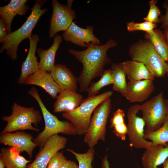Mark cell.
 <instances>
[{
	"label": "cell",
	"instance_id": "obj_1",
	"mask_svg": "<svg viewBox=\"0 0 168 168\" xmlns=\"http://www.w3.org/2000/svg\"><path fill=\"white\" fill-rule=\"evenodd\" d=\"M117 45L115 40L110 39L103 44L91 43L84 50L69 49V53L82 65V68L78 79L81 92L87 91L91 81L96 77L102 76L105 70V66L112 62L108 56L107 52L110 49Z\"/></svg>",
	"mask_w": 168,
	"mask_h": 168
},
{
	"label": "cell",
	"instance_id": "obj_2",
	"mask_svg": "<svg viewBox=\"0 0 168 168\" xmlns=\"http://www.w3.org/2000/svg\"><path fill=\"white\" fill-rule=\"evenodd\" d=\"M46 0H36L31 9V12L22 25L16 30L8 34V40L3 43L0 49V53L5 50L10 58L13 61L18 58L17 54L18 46L26 39H29L32 35V32L40 18L47 12V8L41 7Z\"/></svg>",
	"mask_w": 168,
	"mask_h": 168
},
{
	"label": "cell",
	"instance_id": "obj_3",
	"mask_svg": "<svg viewBox=\"0 0 168 168\" xmlns=\"http://www.w3.org/2000/svg\"><path fill=\"white\" fill-rule=\"evenodd\" d=\"M28 92L38 102L44 120V129L33 140L40 149L48 139L54 135L59 133L68 135L77 134L75 128L70 122L61 121L49 112L43 102L35 87H32Z\"/></svg>",
	"mask_w": 168,
	"mask_h": 168
},
{
	"label": "cell",
	"instance_id": "obj_4",
	"mask_svg": "<svg viewBox=\"0 0 168 168\" xmlns=\"http://www.w3.org/2000/svg\"><path fill=\"white\" fill-rule=\"evenodd\" d=\"M128 55L131 60L143 63L155 77L161 78L166 74L167 65L156 51L150 41L140 39L129 48Z\"/></svg>",
	"mask_w": 168,
	"mask_h": 168
},
{
	"label": "cell",
	"instance_id": "obj_5",
	"mask_svg": "<svg viewBox=\"0 0 168 168\" xmlns=\"http://www.w3.org/2000/svg\"><path fill=\"white\" fill-rule=\"evenodd\" d=\"M109 91L83 100L80 105L74 110L63 113L62 116L70 122L75 128L77 134L85 135L89 125L91 115L97 107L113 95Z\"/></svg>",
	"mask_w": 168,
	"mask_h": 168
},
{
	"label": "cell",
	"instance_id": "obj_6",
	"mask_svg": "<svg viewBox=\"0 0 168 168\" xmlns=\"http://www.w3.org/2000/svg\"><path fill=\"white\" fill-rule=\"evenodd\" d=\"M12 110L10 115L2 117V120L6 122L7 124L0 134L25 130L39 131V129L32 125L34 124L37 127L41 121L42 117L39 111L35 110L33 107L22 106L16 103L13 104Z\"/></svg>",
	"mask_w": 168,
	"mask_h": 168
},
{
	"label": "cell",
	"instance_id": "obj_7",
	"mask_svg": "<svg viewBox=\"0 0 168 168\" xmlns=\"http://www.w3.org/2000/svg\"><path fill=\"white\" fill-rule=\"evenodd\" d=\"M111 109V100L108 98L94 110L84 138V142L89 148H93L100 140L105 141L106 126Z\"/></svg>",
	"mask_w": 168,
	"mask_h": 168
},
{
	"label": "cell",
	"instance_id": "obj_8",
	"mask_svg": "<svg viewBox=\"0 0 168 168\" xmlns=\"http://www.w3.org/2000/svg\"><path fill=\"white\" fill-rule=\"evenodd\" d=\"M145 130L155 131L160 128L168 115V100L161 92L140 105Z\"/></svg>",
	"mask_w": 168,
	"mask_h": 168
},
{
	"label": "cell",
	"instance_id": "obj_9",
	"mask_svg": "<svg viewBox=\"0 0 168 168\" xmlns=\"http://www.w3.org/2000/svg\"><path fill=\"white\" fill-rule=\"evenodd\" d=\"M140 111V105L135 104L130 107L127 112L128 135L130 145L137 149H147L152 145L144 138L145 123L137 114Z\"/></svg>",
	"mask_w": 168,
	"mask_h": 168
},
{
	"label": "cell",
	"instance_id": "obj_10",
	"mask_svg": "<svg viewBox=\"0 0 168 168\" xmlns=\"http://www.w3.org/2000/svg\"><path fill=\"white\" fill-rule=\"evenodd\" d=\"M51 5L53 12L49 30L51 38L59 32L67 30L76 18L75 11L71 7L61 4L57 0H52Z\"/></svg>",
	"mask_w": 168,
	"mask_h": 168
},
{
	"label": "cell",
	"instance_id": "obj_11",
	"mask_svg": "<svg viewBox=\"0 0 168 168\" xmlns=\"http://www.w3.org/2000/svg\"><path fill=\"white\" fill-rule=\"evenodd\" d=\"M67 142V138L58 134L52 136L45 142L33 162L26 168H47L51 158L65 147Z\"/></svg>",
	"mask_w": 168,
	"mask_h": 168
},
{
	"label": "cell",
	"instance_id": "obj_12",
	"mask_svg": "<svg viewBox=\"0 0 168 168\" xmlns=\"http://www.w3.org/2000/svg\"><path fill=\"white\" fill-rule=\"evenodd\" d=\"M92 26L86 28L80 27L72 22L68 29L62 34L63 39L78 46L87 48L91 43L100 44V40L94 35Z\"/></svg>",
	"mask_w": 168,
	"mask_h": 168
},
{
	"label": "cell",
	"instance_id": "obj_13",
	"mask_svg": "<svg viewBox=\"0 0 168 168\" xmlns=\"http://www.w3.org/2000/svg\"><path fill=\"white\" fill-rule=\"evenodd\" d=\"M33 139L30 134L18 131L14 133L7 132L0 134V143L16 148L21 152H25L31 158L34 149L38 146L33 142Z\"/></svg>",
	"mask_w": 168,
	"mask_h": 168
},
{
	"label": "cell",
	"instance_id": "obj_14",
	"mask_svg": "<svg viewBox=\"0 0 168 168\" xmlns=\"http://www.w3.org/2000/svg\"><path fill=\"white\" fill-rule=\"evenodd\" d=\"M153 81L149 79L129 82L125 98L130 103L141 102L147 100L154 91Z\"/></svg>",
	"mask_w": 168,
	"mask_h": 168
},
{
	"label": "cell",
	"instance_id": "obj_15",
	"mask_svg": "<svg viewBox=\"0 0 168 168\" xmlns=\"http://www.w3.org/2000/svg\"><path fill=\"white\" fill-rule=\"evenodd\" d=\"M29 48L26 58L23 63L20 76L18 82L19 84H24L27 78L39 70V62L35 56L38 42L40 40L37 34L32 35L28 39Z\"/></svg>",
	"mask_w": 168,
	"mask_h": 168
},
{
	"label": "cell",
	"instance_id": "obj_16",
	"mask_svg": "<svg viewBox=\"0 0 168 168\" xmlns=\"http://www.w3.org/2000/svg\"><path fill=\"white\" fill-rule=\"evenodd\" d=\"M168 158V144L152 145L146 149L141 158L144 168H157Z\"/></svg>",
	"mask_w": 168,
	"mask_h": 168
},
{
	"label": "cell",
	"instance_id": "obj_17",
	"mask_svg": "<svg viewBox=\"0 0 168 168\" xmlns=\"http://www.w3.org/2000/svg\"><path fill=\"white\" fill-rule=\"evenodd\" d=\"M49 74L61 91L69 90L76 92L78 79L66 65L58 63Z\"/></svg>",
	"mask_w": 168,
	"mask_h": 168
},
{
	"label": "cell",
	"instance_id": "obj_18",
	"mask_svg": "<svg viewBox=\"0 0 168 168\" xmlns=\"http://www.w3.org/2000/svg\"><path fill=\"white\" fill-rule=\"evenodd\" d=\"M24 84L39 86L54 99L57 98L58 94L62 91L49 73L39 70L30 76Z\"/></svg>",
	"mask_w": 168,
	"mask_h": 168
},
{
	"label": "cell",
	"instance_id": "obj_19",
	"mask_svg": "<svg viewBox=\"0 0 168 168\" xmlns=\"http://www.w3.org/2000/svg\"><path fill=\"white\" fill-rule=\"evenodd\" d=\"M27 0H11L7 5L0 7V15L6 25L7 34L11 32L12 20L16 15H25L29 9Z\"/></svg>",
	"mask_w": 168,
	"mask_h": 168
},
{
	"label": "cell",
	"instance_id": "obj_20",
	"mask_svg": "<svg viewBox=\"0 0 168 168\" xmlns=\"http://www.w3.org/2000/svg\"><path fill=\"white\" fill-rule=\"evenodd\" d=\"M53 106L55 113L71 111L79 106L82 101V96L69 90L62 91L59 94Z\"/></svg>",
	"mask_w": 168,
	"mask_h": 168
},
{
	"label": "cell",
	"instance_id": "obj_21",
	"mask_svg": "<svg viewBox=\"0 0 168 168\" xmlns=\"http://www.w3.org/2000/svg\"><path fill=\"white\" fill-rule=\"evenodd\" d=\"M63 36L57 34L54 38L53 42L48 49H37L36 52L40 58L39 70L50 72L55 66V57L56 52L63 40Z\"/></svg>",
	"mask_w": 168,
	"mask_h": 168
},
{
	"label": "cell",
	"instance_id": "obj_22",
	"mask_svg": "<svg viewBox=\"0 0 168 168\" xmlns=\"http://www.w3.org/2000/svg\"><path fill=\"white\" fill-rule=\"evenodd\" d=\"M129 82L149 79L154 81L155 77L142 63L127 60L121 63Z\"/></svg>",
	"mask_w": 168,
	"mask_h": 168
},
{
	"label": "cell",
	"instance_id": "obj_23",
	"mask_svg": "<svg viewBox=\"0 0 168 168\" xmlns=\"http://www.w3.org/2000/svg\"><path fill=\"white\" fill-rule=\"evenodd\" d=\"M21 153L19 150L13 147L3 148L1 149L0 159L4 162L6 168H26L31 161L21 155Z\"/></svg>",
	"mask_w": 168,
	"mask_h": 168
},
{
	"label": "cell",
	"instance_id": "obj_24",
	"mask_svg": "<svg viewBox=\"0 0 168 168\" xmlns=\"http://www.w3.org/2000/svg\"><path fill=\"white\" fill-rule=\"evenodd\" d=\"M144 38L150 41L158 54L167 63L168 61V46L163 32L156 28L151 33H145Z\"/></svg>",
	"mask_w": 168,
	"mask_h": 168
},
{
	"label": "cell",
	"instance_id": "obj_25",
	"mask_svg": "<svg viewBox=\"0 0 168 168\" xmlns=\"http://www.w3.org/2000/svg\"><path fill=\"white\" fill-rule=\"evenodd\" d=\"M113 79L112 89L119 92L125 97L127 90V83L126 81V74L121 63H112L111 68Z\"/></svg>",
	"mask_w": 168,
	"mask_h": 168
},
{
	"label": "cell",
	"instance_id": "obj_26",
	"mask_svg": "<svg viewBox=\"0 0 168 168\" xmlns=\"http://www.w3.org/2000/svg\"><path fill=\"white\" fill-rule=\"evenodd\" d=\"M125 116L124 111L118 109L113 113L110 120V127L113 128V133L123 141L125 140L128 132L127 125L124 121Z\"/></svg>",
	"mask_w": 168,
	"mask_h": 168
},
{
	"label": "cell",
	"instance_id": "obj_27",
	"mask_svg": "<svg viewBox=\"0 0 168 168\" xmlns=\"http://www.w3.org/2000/svg\"><path fill=\"white\" fill-rule=\"evenodd\" d=\"M144 138L149 139L152 145L165 144L168 142V115L162 126L157 130L151 131L145 130Z\"/></svg>",
	"mask_w": 168,
	"mask_h": 168
},
{
	"label": "cell",
	"instance_id": "obj_28",
	"mask_svg": "<svg viewBox=\"0 0 168 168\" xmlns=\"http://www.w3.org/2000/svg\"><path fill=\"white\" fill-rule=\"evenodd\" d=\"M113 83L111 69L105 70L100 79L89 87L87 91L88 97L96 96L102 88Z\"/></svg>",
	"mask_w": 168,
	"mask_h": 168
},
{
	"label": "cell",
	"instance_id": "obj_29",
	"mask_svg": "<svg viewBox=\"0 0 168 168\" xmlns=\"http://www.w3.org/2000/svg\"><path fill=\"white\" fill-rule=\"evenodd\" d=\"M66 150L75 156L78 162V168H93L92 163L95 153L94 148H89L86 152L83 153H77L69 148L67 149Z\"/></svg>",
	"mask_w": 168,
	"mask_h": 168
},
{
	"label": "cell",
	"instance_id": "obj_30",
	"mask_svg": "<svg viewBox=\"0 0 168 168\" xmlns=\"http://www.w3.org/2000/svg\"><path fill=\"white\" fill-rule=\"evenodd\" d=\"M157 26L156 24L146 21L141 23L130 21L128 22L126 25L127 29L129 32L140 30L147 33L152 32Z\"/></svg>",
	"mask_w": 168,
	"mask_h": 168
},
{
	"label": "cell",
	"instance_id": "obj_31",
	"mask_svg": "<svg viewBox=\"0 0 168 168\" xmlns=\"http://www.w3.org/2000/svg\"><path fill=\"white\" fill-rule=\"evenodd\" d=\"M157 1L152 0L149 2V9L147 16L143 19L146 21L157 24L160 22L161 11L156 6Z\"/></svg>",
	"mask_w": 168,
	"mask_h": 168
},
{
	"label": "cell",
	"instance_id": "obj_32",
	"mask_svg": "<svg viewBox=\"0 0 168 168\" xmlns=\"http://www.w3.org/2000/svg\"><path fill=\"white\" fill-rule=\"evenodd\" d=\"M66 160L63 152H58L50 160L47 168H61Z\"/></svg>",
	"mask_w": 168,
	"mask_h": 168
},
{
	"label": "cell",
	"instance_id": "obj_33",
	"mask_svg": "<svg viewBox=\"0 0 168 168\" xmlns=\"http://www.w3.org/2000/svg\"><path fill=\"white\" fill-rule=\"evenodd\" d=\"M8 40L6 23L3 19L0 17V43L3 44Z\"/></svg>",
	"mask_w": 168,
	"mask_h": 168
},
{
	"label": "cell",
	"instance_id": "obj_34",
	"mask_svg": "<svg viewBox=\"0 0 168 168\" xmlns=\"http://www.w3.org/2000/svg\"><path fill=\"white\" fill-rule=\"evenodd\" d=\"M163 6L166 10L165 14L160 17V23H161V27L162 28H164L168 26V5L166 3H165Z\"/></svg>",
	"mask_w": 168,
	"mask_h": 168
},
{
	"label": "cell",
	"instance_id": "obj_35",
	"mask_svg": "<svg viewBox=\"0 0 168 168\" xmlns=\"http://www.w3.org/2000/svg\"><path fill=\"white\" fill-rule=\"evenodd\" d=\"M61 168H78V166L74 161L67 159Z\"/></svg>",
	"mask_w": 168,
	"mask_h": 168
},
{
	"label": "cell",
	"instance_id": "obj_36",
	"mask_svg": "<svg viewBox=\"0 0 168 168\" xmlns=\"http://www.w3.org/2000/svg\"><path fill=\"white\" fill-rule=\"evenodd\" d=\"M101 168H110V163L106 154L105 155L102 160Z\"/></svg>",
	"mask_w": 168,
	"mask_h": 168
},
{
	"label": "cell",
	"instance_id": "obj_37",
	"mask_svg": "<svg viewBox=\"0 0 168 168\" xmlns=\"http://www.w3.org/2000/svg\"><path fill=\"white\" fill-rule=\"evenodd\" d=\"M164 29L163 32L164 35L166 42L168 46V26L165 27Z\"/></svg>",
	"mask_w": 168,
	"mask_h": 168
},
{
	"label": "cell",
	"instance_id": "obj_38",
	"mask_svg": "<svg viewBox=\"0 0 168 168\" xmlns=\"http://www.w3.org/2000/svg\"><path fill=\"white\" fill-rule=\"evenodd\" d=\"M163 168H168V158L163 163Z\"/></svg>",
	"mask_w": 168,
	"mask_h": 168
},
{
	"label": "cell",
	"instance_id": "obj_39",
	"mask_svg": "<svg viewBox=\"0 0 168 168\" xmlns=\"http://www.w3.org/2000/svg\"><path fill=\"white\" fill-rule=\"evenodd\" d=\"M6 167L3 161L0 159V168H4Z\"/></svg>",
	"mask_w": 168,
	"mask_h": 168
},
{
	"label": "cell",
	"instance_id": "obj_40",
	"mask_svg": "<svg viewBox=\"0 0 168 168\" xmlns=\"http://www.w3.org/2000/svg\"><path fill=\"white\" fill-rule=\"evenodd\" d=\"M67 1H68V3H67V5L68 6L71 7L72 5V2H73V0H68Z\"/></svg>",
	"mask_w": 168,
	"mask_h": 168
},
{
	"label": "cell",
	"instance_id": "obj_41",
	"mask_svg": "<svg viewBox=\"0 0 168 168\" xmlns=\"http://www.w3.org/2000/svg\"><path fill=\"white\" fill-rule=\"evenodd\" d=\"M167 72H166V74L168 79V61L167 62Z\"/></svg>",
	"mask_w": 168,
	"mask_h": 168
}]
</instances>
